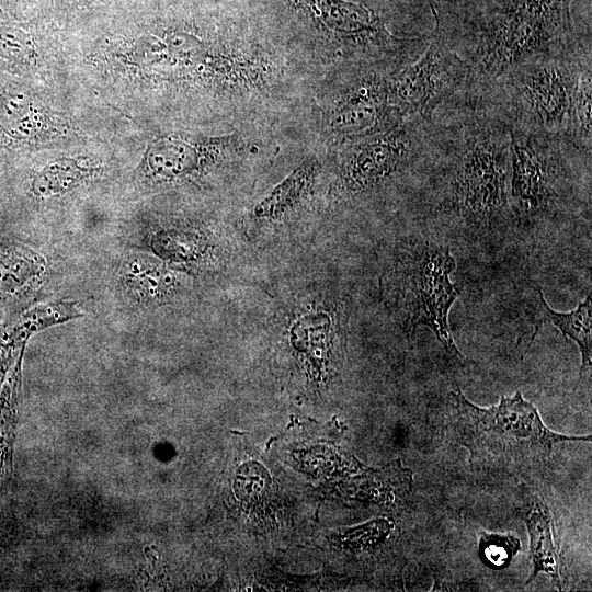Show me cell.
Returning a JSON list of instances; mask_svg holds the SVG:
<instances>
[{
	"instance_id": "ba28073f",
	"label": "cell",
	"mask_w": 592,
	"mask_h": 592,
	"mask_svg": "<svg viewBox=\"0 0 592 592\" xmlns=\"http://www.w3.org/2000/svg\"><path fill=\"white\" fill-rule=\"evenodd\" d=\"M391 72L385 75L368 70L352 79L329 111L327 122L330 132L352 140L402 122L405 118L388 100V78Z\"/></svg>"
},
{
	"instance_id": "7c38bea8",
	"label": "cell",
	"mask_w": 592,
	"mask_h": 592,
	"mask_svg": "<svg viewBox=\"0 0 592 592\" xmlns=\"http://www.w3.org/2000/svg\"><path fill=\"white\" fill-rule=\"evenodd\" d=\"M319 171L316 158H309L266 193L254 206L259 218H275L294 207L310 189Z\"/></svg>"
},
{
	"instance_id": "d6986e66",
	"label": "cell",
	"mask_w": 592,
	"mask_h": 592,
	"mask_svg": "<svg viewBox=\"0 0 592 592\" xmlns=\"http://www.w3.org/2000/svg\"><path fill=\"white\" fill-rule=\"evenodd\" d=\"M162 270L145 260H132L126 266V284L136 296L143 299L158 297L157 295L164 291L168 283V281L162 280L168 277V274Z\"/></svg>"
},
{
	"instance_id": "277c9868",
	"label": "cell",
	"mask_w": 592,
	"mask_h": 592,
	"mask_svg": "<svg viewBox=\"0 0 592 592\" xmlns=\"http://www.w3.org/2000/svg\"><path fill=\"white\" fill-rule=\"evenodd\" d=\"M590 41L534 56L489 88L511 127L565 137Z\"/></svg>"
},
{
	"instance_id": "8992f818",
	"label": "cell",
	"mask_w": 592,
	"mask_h": 592,
	"mask_svg": "<svg viewBox=\"0 0 592 592\" xmlns=\"http://www.w3.org/2000/svg\"><path fill=\"white\" fill-rule=\"evenodd\" d=\"M510 128L511 210L520 217L547 213L568 193L577 147L562 136Z\"/></svg>"
},
{
	"instance_id": "2e32d148",
	"label": "cell",
	"mask_w": 592,
	"mask_h": 592,
	"mask_svg": "<svg viewBox=\"0 0 592 592\" xmlns=\"http://www.w3.org/2000/svg\"><path fill=\"white\" fill-rule=\"evenodd\" d=\"M592 71L591 57L580 71L572 100L570 118L565 138L577 148L591 152L592 140Z\"/></svg>"
},
{
	"instance_id": "9a60e30c",
	"label": "cell",
	"mask_w": 592,
	"mask_h": 592,
	"mask_svg": "<svg viewBox=\"0 0 592 592\" xmlns=\"http://www.w3.org/2000/svg\"><path fill=\"white\" fill-rule=\"evenodd\" d=\"M95 170L84 159L57 160L33 177L31 190L34 195L42 198L66 193L90 178Z\"/></svg>"
},
{
	"instance_id": "e0dca14e",
	"label": "cell",
	"mask_w": 592,
	"mask_h": 592,
	"mask_svg": "<svg viewBox=\"0 0 592 592\" xmlns=\"http://www.w3.org/2000/svg\"><path fill=\"white\" fill-rule=\"evenodd\" d=\"M75 303L58 300L34 307L23 314L11 333L14 338L27 337L31 333L53 325L80 317Z\"/></svg>"
},
{
	"instance_id": "3957f363",
	"label": "cell",
	"mask_w": 592,
	"mask_h": 592,
	"mask_svg": "<svg viewBox=\"0 0 592 592\" xmlns=\"http://www.w3.org/2000/svg\"><path fill=\"white\" fill-rule=\"evenodd\" d=\"M444 433L468 451L474 467L509 475L544 463L559 443L591 441L590 435H565L547 428L520 391L501 396L498 405L488 408L474 405L459 389L449 391Z\"/></svg>"
},
{
	"instance_id": "7402d4cb",
	"label": "cell",
	"mask_w": 592,
	"mask_h": 592,
	"mask_svg": "<svg viewBox=\"0 0 592 592\" xmlns=\"http://www.w3.org/2000/svg\"><path fill=\"white\" fill-rule=\"evenodd\" d=\"M20 250L0 248V298L9 297L25 282L22 277L27 272L21 270L27 267L26 257Z\"/></svg>"
},
{
	"instance_id": "ac0fdd59",
	"label": "cell",
	"mask_w": 592,
	"mask_h": 592,
	"mask_svg": "<svg viewBox=\"0 0 592 592\" xmlns=\"http://www.w3.org/2000/svg\"><path fill=\"white\" fill-rule=\"evenodd\" d=\"M521 549L520 539L509 533L480 531L478 534V556L488 568L501 570L510 566Z\"/></svg>"
},
{
	"instance_id": "5bb4252c",
	"label": "cell",
	"mask_w": 592,
	"mask_h": 592,
	"mask_svg": "<svg viewBox=\"0 0 592 592\" xmlns=\"http://www.w3.org/2000/svg\"><path fill=\"white\" fill-rule=\"evenodd\" d=\"M38 128L32 101L18 90L0 89V135L11 143H27Z\"/></svg>"
},
{
	"instance_id": "8fae6325",
	"label": "cell",
	"mask_w": 592,
	"mask_h": 592,
	"mask_svg": "<svg viewBox=\"0 0 592 592\" xmlns=\"http://www.w3.org/2000/svg\"><path fill=\"white\" fill-rule=\"evenodd\" d=\"M538 320L535 322V333L543 321H549L559 329L565 339L577 343L581 354L580 374L582 375L592 365V303L591 294L581 301L577 308L568 312L551 309L538 289Z\"/></svg>"
},
{
	"instance_id": "7a4b0ae2",
	"label": "cell",
	"mask_w": 592,
	"mask_h": 592,
	"mask_svg": "<svg viewBox=\"0 0 592 592\" xmlns=\"http://www.w3.org/2000/svg\"><path fill=\"white\" fill-rule=\"evenodd\" d=\"M572 0H487L466 36L452 43L468 66L466 89L489 88L527 59L574 44Z\"/></svg>"
},
{
	"instance_id": "30bf717a",
	"label": "cell",
	"mask_w": 592,
	"mask_h": 592,
	"mask_svg": "<svg viewBox=\"0 0 592 592\" xmlns=\"http://www.w3.org/2000/svg\"><path fill=\"white\" fill-rule=\"evenodd\" d=\"M530 536V551L533 570L525 584L531 583L540 572L549 576L558 590L562 589V561L557 543L553 516L542 496L532 492L517 509Z\"/></svg>"
},
{
	"instance_id": "5b68a950",
	"label": "cell",
	"mask_w": 592,
	"mask_h": 592,
	"mask_svg": "<svg viewBox=\"0 0 592 592\" xmlns=\"http://www.w3.org/2000/svg\"><path fill=\"white\" fill-rule=\"evenodd\" d=\"M456 266L449 248L429 239L406 246L389 277L397 310L407 332L412 335L420 326L432 330L446 355L466 365L448 325V312L459 295L449 275Z\"/></svg>"
},
{
	"instance_id": "52a82bcc",
	"label": "cell",
	"mask_w": 592,
	"mask_h": 592,
	"mask_svg": "<svg viewBox=\"0 0 592 592\" xmlns=\"http://www.w3.org/2000/svg\"><path fill=\"white\" fill-rule=\"evenodd\" d=\"M468 66L435 19L431 39L420 57L388 78V100L402 118L432 122L437 109L465 89Z\"/></svg>"
},
{
	"instance_id": "44dd1931",
	"label": "cell",
	"mask_w": 592,
	"mask_h": 592,
	"mask_svg": "<svg viewBox=\"0 0 592 592\" xmlns=\"http://www.w3.org/2000/svg\"><path fill=\"white\" fill-rule=\"evenodd\" d=\"M33 48L27 36L13 26L0 24V62L22 67L31 61Z\"/></svg>"
},
{
	"instance_id": "6da1fadb",
	"label": "cell",
	"mask_w": 592,
	"mask_h": 592,
	"mask_svg": "<svg viewBox=\"0 0 592 592\" xmlns=\"http://www.w3.org/2000/svg\"><path fill=\"white\" fill-rule=\"evenodd\" d=\"M457 111L433 119L429 161L439 205L467 221L492 223L511 210V128L487 91L463 90Z\"/></svg>"
},
{
	"instance_id": "ffe728a7",
	"label": "cell",
	"mask_w": 592,
	"mask_h": 592,
	"mask_svg": "<svg viewBox=\"0 0 592 592\" xmlns=\"http://www.w3.org/2000/svg\"><path fill=\"white\" fill-rule=\"evenodd\" d=\"M271 477L266 469L255 462L242 464L234 478V491L244 503L260 501L270 490Z\"/></svg>"
},
{
	"instance_id": "4fadbf2b",
	"label": "cell",
	"mask_w": 592,
	"mask_h": 592,
	"mask_svg": "<svg viewBox=\"0 0 592 592\" xmlns=\"http://www.w3.org/2000/svg\"><path fill=\"white\" fill-rule=\"evenodd\" d=\"M201 147L183 138H163L152 146L147 168L152 175L164 180L183 177L197 168Z\"/></svg>"
},
{
	"instance_id": "9c48e42d",
	"label": "cell",
	"mask_w": 592,
	"mask_h": 592,
	"mask_svg": "<svg viewBox=\"0 0 592 592\" xmlns=\"http://www.w3.org/2000/svg\"><path fill=\"white\" fill-rule=\"evenodd\" d=\"M316 27L353 47H403L413 38L390 34L369 7L350 0H288Z\"/></svg>"
}]
</instances>
